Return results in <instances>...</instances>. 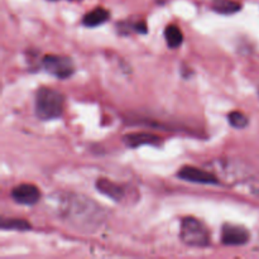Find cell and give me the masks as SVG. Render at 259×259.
Returning a JSON list of instances; mask_svg holds the SVG:
<instances>
[{
  "mask_svg": "<svg viewBox=\"0 0 259 259\" xmlns=\"http://www.w3.org/2000/svg\"><path fill=\"white\" fill-rule=\"evenodd\" d=\"M63 96L57 90L40 88L35 94V115L40 120L57 119L63 113Z\"/></svg>",
  "mask_w": 259,
  "mask_h": 259,
  "instance_id": "6da1fadb",
  "label": "cell"
},
{
  "mask_svg": "<svg viewBox=\"0 0 259 259\" xmlns=\"http://www.w3.org/2000/svg\"><path fill=\"white\" fill-rule=\"evenodd\" d=\"M164 37L169 48H177L184 42V35L176 25H168L164 30Z\"/></svg>",
  "mask_w": 259,
  "mask_h": 259,
  "instance_id": "8fae6325",
  "label": "cell"
},
{
  "mask_svg": "<svg viewBox=\"0 0 259 259\" xmlns=\"http://www.w3.org/2000/svg\"><path fill=\"white\" fill-rule=\"evenodd\" d=\"M180 238L190 247L204 248L210 243V235L206 227L195 218H185L182 220Z\"/></svg>",
  "mask_w": 259,
  "mask_h": 259,
  "instance_id": "7a4b0ae2",
  "label": "cell"
},
{
  "mask_svg": "<svg viewBox=\"0 0 259 259\" xmlns=\"http://www.w3.org/2000/svg\"><path fill=\"white\" fill-rule=\"evenodd\" d=\"M123 141L131 148H137V147L144 146V144H158L159 137L149 133H131L124 136Z\"/></svg>",
  "mask_w": 259,
  "mask_h": 259,
  "instance_id": "52a82bcc",
  "label": "cell"
},
{
  "mask_svg": "<svg viewBox=\"0 0 259 259\" xmlns=\"http://www.w3.org/2000/svg\"><path fill=\"white\" fill-rule=\"evenodd\" d=\"M96 186H98L99 191L103 192L106 196L111 197L113 200H119L123 197V190L119 186H116L115 184H111L108 180L100 179L98 181V184H96Z\"/></svg>",
  "mask_w": 259,
  "mask_h": 259,
  "instance_id": "30bf717a",
  "label": "cell"
},
{
  "mask_svg": "<svg viewBox=\"0 0 259 259\" xmlns=\"http://www.w3.org/2000/svg\"><path fill=\"white\" fill-rule=\"evenodd\" d=\"M212 9L219 14H235L242 9V5L235 0H212Z\"/></svg>",
  "mask_w": 259,
  "mask_h": 259,
  "instance_id": "9c48e42d",
  "label": "cell"
},
{
  "mask_svg": "<svg viewBox=\"0 0 259 259\" xmlns=\"http://www.w3.org/2000/svg\"><path fill=\"white\" fill-rule=\"evenodd\" d=\"M249 232L239 225L225 224L222 228V243L225 245H243L249 242Z\"/></svg>",
  "mask_w": 259,
  "mask_h": 259,
  "instance_id": "277c9868",
  "label": "cell"
},
{
  "mask_svg": "<svg viewBox=\"0 0 259 259\" xmlns=\"http://www.w3.org/2000/svg\"><path fill=\"white\" fill-rule=\"evenodd\" d=\"M109 15L110 14H109V12L106 9H104V8H96V9L91 10V12H89L83 17L82 24L89 28L98 27V25L104 24L109 19Z\"/></svg>",
  "mask_w": 259,
  "mask_h": 259,
  "instance_id": "ba28073f",
  "label": "cell"
},
{
  "mask_svg": "<svg viewBox=\"0 0 259 259\" xmlns=\"http://www.w3.org/2000/svg\"><path fill=\"white\" fill-rule=\"evenodd\" d=\"M3 230H17V232H28L30 230V224L23 219H4L2 222Z\"/></svg>",
  "mask_w": 259,
  "mask_h": 259,
  "instance_id": "7c38bea8",
  "label": "cell"
},
{
  "mask_svg": "<svg viewBox=\"0 0 259 259\" xmlns=\"http://www.w3.org/2000/svg\"><path fill=\"white\" fill-rule=\"evenodd\" d=\"M229 123L230 125L234 126L237 129H243L249 124V120H248L247 115H244L240 111H233V113L229 114Z\"/></svg>",
  "mask_w": 259,
  "mask_h": 259,
  "instance_id": "4fadbf2b",
  "label": "cell"
},
{
  "mask_svg": "<svg viewBox=\"0 0 259 259\" xmlns=\"http://www.w3.org/2000/svg\"><path fill=\"white\" fill-rule=\"evenodd\" d=\"M177 176L181 180L189 182H195V184H204V185H218L219 180L217 176L210 172L204 171V169L196 168V167H184L179 171Z\"/></svg>",
  "mask_w": 259,
  "mask_h": 259,
  "instance_id": "5b68a950",
  "label": "cell"
},
{
  "mask_svg": "<svg viewBox=\"0 0 259 259\" xmlns=\"http://www.w3.org/2000/svg\"><path fill=\"white\" fill-rule=\"evenodd\" d=\"M12 199L22 205H34L39 201L40 192L37 186L30 184L18 185L13 189Z\"/></svg>",
  "mask_w": 259,
  "mask_h": 259,
  "instance_id": "8992f818",
  "label": "cell"
},
{
  "mask_svg": "<svg viewBox=\"0 0 259 259\" xmlns=\"http://www.w3.org/2000/svg\"><path fill=\"white\" fill-rule=\"evenodd\" d=\"M42 66L48 73L58 78H67L75 71V66L71 58L66 56L48 55L43 58Z\"/></svg>",
  "mask_w": 259,
  "mask_h": 259,
  "instance_id": "3957f363",
  "label": "cell"
}]
</instances>
